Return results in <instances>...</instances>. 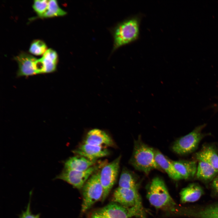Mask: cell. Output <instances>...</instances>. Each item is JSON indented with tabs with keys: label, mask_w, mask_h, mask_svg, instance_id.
I'll return each instance as SVG.
<instances>
[{
	"label": "cell",
	"mask_w": 218,
	"mask_h": 218,
	"mask_svg": "<svg viewBox=\"0 0 218 218\" xmlns=\"http://www.w3.org/2000/svg\"><path fill=\"white\" fill-rule=\"evenodd\" d=\"M98 166L94 165L87 170L78 171L64 168L61 173L54 179L62 180L78 190L82 189L83 186L94 173L97 171Z\"/></svg>",
	"instance_id": "8"
},
{
	"label": "cell",
	"mask_w": 218,
	"mask_h": 218,
	"mask_svg": "<svg viewBox=\"0 0 218 218\" xmlns=\"http://www.w3.org/2000/svg\"><path fill=\"white\" fill-rule=\"evenodd\" d=\"M198 161L195 175L197 178L205 183L212 182L218 174V171L208 163Z\"/></svg>",
	"instance_id": "19"
},
{
	"label": "cell",
	"mask_w": 218,
	"mask_h": 218,
	"mask_svg": "<svg viewBox=\"0 0 218 218\" xmlns=\"http://www.w3.org/2000/svg\"><path fill=\"white\" fill-rule=\"evenodd\" d=\"M121 158L120 155L112 162L105 165L100 171V178L103 189L101 201L104 202L115 184L119 173Z\"/></svg>",
	"instance_id": "7"
},
{
	"label": "cell",
	"mask_w": 218,
	"mask_h": 218,
	"mask_svg": "<svg viewBox=\"0 0 218 218\" xmlns=\"http://www.w3.org/2000/svg\"><path fill=\"white\" fill-rule=\"evenodd\" d=\"M205 126V124L199 126L176 140L172 146L173 151L180 155L189 154L195 151L200 141L205 136L202 132Z\"/></svg>",
	"instance_id": "6"
},
{
	"label": "cell",
	"mask_w": 218,
	"mask_h": 218,
	"mask_svg": "<svg viewBox=\"0 0 218 218\" xmlns=\"http://www.w3.org/2000/svg\"><path fill=\"white\" fill-rule=\"evenodd\" d=\"M155 160L161 168L172 179L180 180L170 160L167 158L159 150L154 149Z\"/></svg>",
	"instance_id": "20"
},
{
	"label": "cell",
	"mask_w": 218,
	"mask_h": 218,
	"mask_svg": "<svg viewBox=\"0 0 218 218\" xmlns=\"http://www.w3.org/2000/svg\"><path fill=\"white\" fill-rule=\"evenodd\" d=\"M49 0H35L33 7L40 17L46 11L48 5Z\"/></svg>",
	"instance_id": "24"
},
{
	"label": "cell",
	"mask_w": 218,
	"mask_h": 218,
	"mask_svg": "<svg viewBox=\"0 0 218 218\" xmlns=\"http://www.w3.org/2000/svg\"><path fill=\"white\" fill-rule=\"evenodd\" d=\"M73 152L77 155L85 157L91 160L104 157L110 154L107 149L101 146L83 143L74 150Z\"/></svg>",
	"instance_id": "13"
},
{
	"label": "cell",
	"mask_w": 218,
	"mask_h": 218,
	"mask_svg": "<svg viewBox=\"0 0 218 218\" xmlns=\"http://www.w3.org/2000/svg\"><path fill=\"white\" fill-rule=\"evenodd\" d=\"M127 209L121 205L112 202L94 210L88 214V218H132Z\"/></svg>",
	"instance_id": "9"
},
{
	"label": "cell",
	"mask_w": 218,
	"mask_h": 218,
	"mask_svg": "<svg viewBox=\"0 0 218 218\" xmlns=\"http://www.w3.org/2000/svg\"><path fill=\"white\" fill-rule=\"evenodd\" d=\"M83 143L101 147L104 145L110 147L114 145L111 137L104 131L98 129L89 130Z\"/></svg>",
	"instance_id": "14"
},
{
	"label": "cell",
	"mask_w": 218,
	"mask_h": 218,
	"mask_svg": "<svg viewBox=\"0 0 218 218\" xmlns=\"http://www.w3.org/2000/svg\"><path fill=\"white\" fill-rule=\"evenodd\" d=\"M58 62V55L54 51L51 49H47L42 57L35 62L37 74L50 73L56 69Z\"/></svg>",
	"instance_id": "12"
},
{
	"label": "cell",
	"mask_w": 218,
	"mask_h": 218,
	"mask_svg": "<svg viewBox=\"0 0 218 218\" xmlns=\"http://www.w3.org/2000/svg\"><path fill=\"white\" fill-rule=\"evenodd\" d=\"M211 185L213 190L218 193V174L212 181Z\"/></svg>",
	"instance_id": "26"
},
{
	"label": "cell",
	"mask_w": 218,
	"mask_h": 218,
	"mask_svg": "<svg viewBox=\"0 0 218 218\" xmlns=\"http://www.w3.org/2000/svg\"><path fill=\"white\" fill-rule=\"evenodd\" d=\"M194 156L197 160L208 163L218 171V154L212 146H203L195 154Z\"/></svg>",
	"instance_id": "16"
},
{
	"label": "cell",
	"mask_w": 218,
	"mask_h": 218,
	"mask_svg": "<svg viewBox=\"0 0 218 218\" xmlns=\"http://www.w3.org/2000/svg\"><path fill=\"white\" fill-rule=\"evenodd\" d=\"M202 188L196 183H191L183 189L180 193L182 203L193 202L197 201L203 194Z\"/></svg>",
	"instance_id": "18"
},
{
	"label": "cell",
	"mask_w": 218,
	"mask_h": 218,
	"mask_svg": "<svg viewBox=\"0 0 218 218\" xmlns=\"http://www.w3.org/2000/svg\"><path fill=\"white\" fill-rule=\"evenodd\" d=\"M129 163L135 169L147 175L154 169L163 171L155 160L154 149L143 142L140 137L134 141Z\"/></svg>",
	"instance_id": "2"
},
{
	"label": "cell",
	"mask_w": 218,
	"mask_h": 218,
	"mask_svg": "<svg viewBox=\"0 0 218 218\" xmlns=\"http://www.w3.org/2000/svg\"><path fill=\"white\" fill-rule=\"evenodd\" d=\"M31 194L32 191H31L30 193L29 200L27 209L25 211H22L19 218H40V214L34 215L31 213L30 210V202Z\"/></svg>",
	"instance_id": "25"
},
{
	"label": "cell",
	"mask_w": 218,
	"mask_h": 218,
	"mask_svg": "<svg viewBox=\"0 0 218 218\" xmlns=\"http://www.w3.org/2000/svg\"><path fill=\"white\" fill-rule=\"evenodd\" d=\"M111 199L112 202L126 208L132 217L145 218L138 190L118 187L114 191Z\"/></svg>",
	"instance_id": "3"
},
{
	"label": "cell",
	"mask_w": 218,
	"mask_h": 218,
	"mask_svg": "<svg viewBox=\"0 0 218 218\" xmlns=\"http://www.w3.org/2000/svg\"><path fill=\"white\" fill-rule=\"evenodd\" d=\"M118 187L138 190L139 183L138 178L133 172L124 168L120 176Z\"/></svg>",
	"instance_id": "21"
},
{
	"label": "cell",
	"mask_w": 218,
	"mask_h": 218,
	"mask_svg": "<svg viewBox=\"0 0 218 218\" xmlns=\"http://www.w3.org/2000/svg\"><path fill=\"white\" fill-rule=\"evenodd\" d=\"M96 161L77 155L69 158L64 162V168L78 171H85L94 165Z\"/></svg>",
	"instance_id": "17"
},
{
	"label": "cell",
	"mask_w": 218,
	"mask_h": 218,
	"mask_svg": "<svg viewBox=\"0 0 218 218\" xmlns=\"http://www.w3.org/2000/svg\"><path fill=\"white\" fill-rule=\"evenodd\" d=\"M140 20L138 16H135L124 21L117 26L114 32V50L138 38Z\"/></svg>",
	"instance_id": "4"
},
{
	"label": "cell",
	"mask_w": 218,
	"mask_h": 218,
	"mask_svg": "<svg viewBox=\"0 0 218 218\" xmlns=\"http://www.w3.org/2000/svg\"><path fill=\"white\" fill-rule=\"evenodd\" d=\"M147 197L151 205L167 214L180 216L182 206L175 203L170 196L164 181L153 178L148 187Z\"/></svg>",
	"instance_id": "1"
},
{
	"label": "cell",
	"mask_w": 218,
	"mask_h": 218,
	"mask_svg": "<svg viewBox=\"0 0 218 218\" xmlns=\"http://www.w3.org/2000/svg\"><path fill=\"white\" fill-rule=\"evenodd\" d=\"M47 46L43 41L38 40L33 42L31 44L29 49V52L35 55H39L46 51Z\"/></svg>",
	"instance_id": "23"
},
{
	"label": "cell",
	"mask_w": 218,
	"mask_h": 218,
	"mask_svg": "<svg viewBox=\"0 0 218 218\" xmlns=\"http://www.w3.org/2000/svg\"><path fill=\"white\" fill-rule=\"evenodd\" d=\"M182 216L193 218H218V203L199 207H183Z\"/></svg>",
	"instance_id": "10"
},
{
	"label": "cell",
	"mask_w": 218,
	"mask_h": 218,
	"mask_svg": "<svg viewBox=\"0 0 218 218\" xmlns=\"http://www.w3.org/2000/svg\"><path fill=\"white\" fill-rule=\"evenodd\" d=\"M18 64L17 76H28L37 74L35 67L37 59L25 52H22L15 58Z\"/></svg>",
	"instance_id": "11"
},
{
	"label": "cell",
	"mask_w": 218,
	"mask_h": 218,
	"mask_svg": "<svg viewBox=\"0 0 218 218\" xmlns=\"http://www.w3.org/2000/svg\"><path fill=\"white\" fill-rule=\"evenodd\" d=\"M66 12L61 9L55 0H49L47 9L41 17L48 18L63 16Z\"/></svg>",
	"instance_id": "22"
},
{
	"label": "cell",
	"mask_w": 218,
	"mask_h": 218,
	"mask_svg": "<svg viewBox=\"0 0 218 218\" xmlns=\"http://www.w3.org/2000/svg\"><path fill=\"white\" fill-rule=\"evenodd\" d=\"M180 180L193 177L196 175L197 164L195 160H170Z\"/></svg>",
	"instance_id": "15"
},
{
	"label": "cell",
	"mask_w": 218,
	"mask_h": 218,
	"mask_svg": "<svg viewBox=\"0 0 218 218\" xmlns=\"http://www.w3.org/2000/svg\"><path fill=\"white\" fill-rule=\"evenodd\" d=\"M100 171H97L89 178L83 186L81 213L83 214L97 201L101 200L103 189L100 178Z\"/></svg>",
	"instance_id": "5"
}]
</instances>
